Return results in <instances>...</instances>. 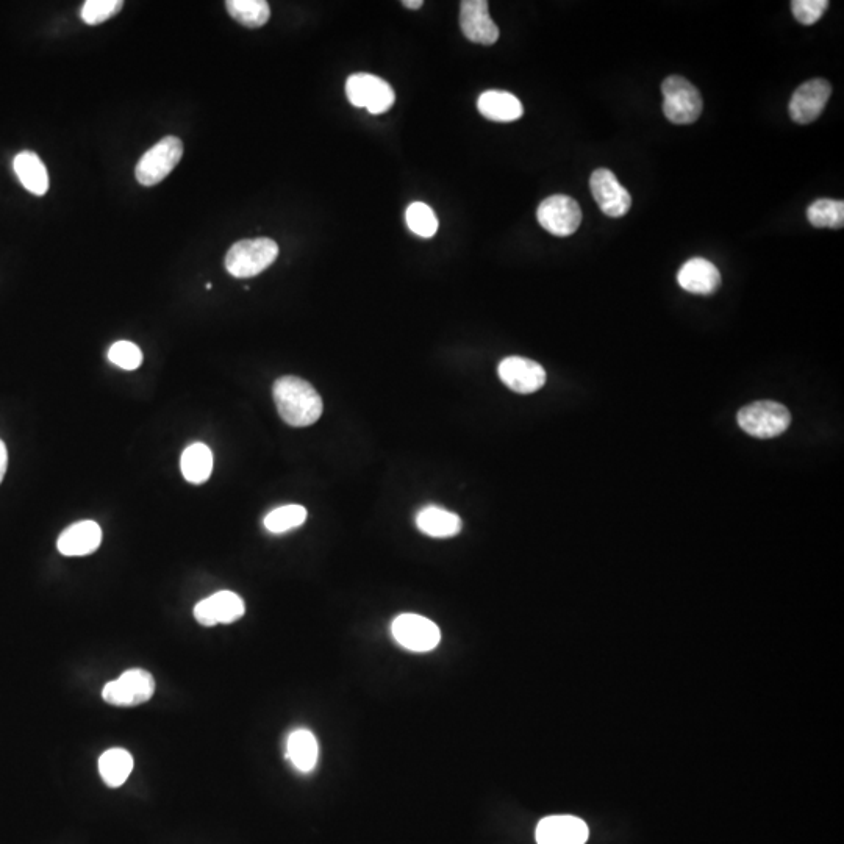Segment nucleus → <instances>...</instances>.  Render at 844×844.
<instances>
[{"mask_svg": "<svg viewBox=\"0 0 844 844\" xmlns=\"http://www.w3.org/2000/svg\"><path fill=\"white\" fill-rule=\"evenodd\" d=\"M487 0H463L460 4V27L473 43L493 46L499 40V29L488 10Z\"/></svg>", "mask_w": 844, "mask_h": 844, "instance_id": "14", "label": "nucleus"}, {"mask_svg": "<svg viewBox=\"0 0 844 844\" xmlns=\"http://www.w3.org/2000/svg\"><path fill=\"white\" fill-rule=\"evenodd\" d=\"M677 282L680 287L684 288L688 293L713 294L721 285V274L718 268L705 258L696 257L691 258L680 268L677 274Z\"/></svg>", "mask_w": 844, "mask_h": 844, "instance_id": "17", "label": "nucleus"}, {"mask_svg": "<svg viewBox=\"0 0 844 844\" xmlns=\"http://www.w3.org/2000/svg\"><path fill=\"white\" fill-rule=\"evenodd\" d=\"M132 771L133 757L126 749H108L99 759V773L108 787L118 788L126 784Z\"/></svg>", "mask_w": 844, "mask_h": 844, "instance_id": "23", "label": "nucleus"}, {"mask_svg": "<svg viewBox=\"0 0 844 844\" xmlns=\"http://www.w3.org/2000/svg\"><path fill=\"white\" fill-rule=\"evenodd\" d=\"M280 418L291 427L313 426L322 416L321 396L301 377H280L272 388Z\"/></svg>", "mask_w": 844, "mask_h": 844, "instance_id": "1", "label": "nucleus"}, {"mask_svg": "<svg viewBox=\"0 0 844 844\" xmlns=\"http://www.w3.org/2000/svg\"><path fill=\"white\" fill-rule=\"evenodd\" d=\"M182 155V140L177 136H165L138 161L136 180L143 186L158 185L179 165Z\"/></svg>", "mask_w": 844, "mask_h": 844, "instance_id": "5", "label": "nucleus"}, {"mask_svg": "<svg viewBox=\"0 0 844 844\" xmlns=\"http://www.w3.org/2000/svg\"><path fill=\"white\" fill-rule=\"evenodd\" d=\"M594 201L608 218H621L629 213L632 197L610 169L599 168L591 174Z\"/></svg>", "mask_w": 844, "mask_h": 844, "instance_id": "10", "label": "nucleus"}, {"mask_svg": "<svg viewBox=\"0 0 844 844\" xmlns=\"http://www.w3.org/2000/svg\"><path fill=\"white\" fill-rule=\"evenodd\" d=\"M180 469L186 482L201 485L210 479L213 471V454L204 443H194L183 451Z\"/></svg>", "mask_w": 844, "mask_h": 844, "instance_id": "22", "label": "nucleus"}, {"mask_svg": "<svg viewBox=\"0 0 844 844\" xmlns=\"http://www.w3.org/2000/svg\"><path fill=\"white\" fill-rule=\"evenodd\" d=\"M738 424L744 432L755 438L779 437L790 427L791 415L785 405L773 401H760L746 405L738 412Z\"/></svg>", "mask_w": 844, "mask_h": 844, "instance_id": "3", "label": "nucleus"}, {"mask_svg": "<svg viewBox=\"0 0 844 844\" xmlns=\"http://www.w3.org/2000/svg\"><path fill=\"white\" fill-rule=\"evenodd\" d=\"M279 257V246L269 238L243 240L233 244L226 255V269L237 279L262 274Z\"/></svg>", "mask_w": 844, "mask_h": 844, "instance_id": "2", "label": "nucleus"}, {"mask_svg": "<svg viewBox=\"0 0 844 844\" xmlns=\"http://www.w3.org/2000/svg\"><path fill=\"white\" fill-rule=\"evenodd\" d=\"M538 222L555 237H569L582 224V210L573 197L555 194L541 202L537 210Z\"/></svg>", "mask_w": 844, "mask_h": 844, "instance_id": "8", "label": "nucleus"}, {"mask_svg": "<svg viewBox=\"0 0 844 844\" xmlns=\"http://www.w3.org/2000/svg\"><path fill=\"white\" fill-rule=\"evenodd\" d=\"M227 11L241 26L258 29L271 18V8L265 0H227Z\"/></svg>", "mask_w": 844, "mask_h": 844, "instance_id": "24", "label": "nucleus"}, {"mask_svg": "<svg viewBox=\"0 0 844 844\" xmlns=\"http://www.w3.org/2000/svg\"><path fill=\"white\" fill-rule=\"evenodd\" d=\"M416 526L432 538L455 537L462 530V519L438 507H427L416 516Z\"/></svg>", "mask_w": 844, "mask_h": 844, "instance_id": "20", "label": "nucleus"}, {"mask_svg": "<svg viewBox=\"0 0 844 844\" xmlns=\"http://www.w3.org/2000/svg\"><path fill=\"white\" fill-rule=\"evenodd\" d=\"M8 468V452L4 441L0 440V483L4 480Z\"/></svg>", "mask_w": 844, "mask_h": 844, "instance_id": "31", "label": "nucleus"}, {"mask_svg": "<svg viewBox=\"0 0 844 844\" xmlns=\"http://www.w3.org/2000/svg\"><path fill=\"white\" fill-rule=\"evenodd\" d=\"M408 229L422 238H432L438 230L437 215L429 205L415 202L407 208L405 213Z\"/></svg>", "mask_w": 844, "mask_h": 844, "instance_id": "27", "label": "nucleus"}, {"mask_svg": "<svg viewBox=\"0 0 844 844\" xmlns=\"http://www.w3.org/2000/svg\"><path fill=\"white\" fill-rule=\"evenodd\" d=\"M108 360L118 368L135 371L143 363V352L130 341H118L108 351Z\"/></svg>", "mask_w": 844, "mask_h": 844, "instance_id": "29", "label": "nucleus"}, {"mask_svg": "<svg viewBox=\"0 0 844 844\" xmlns=\"http://www.w3.org/2000/svg\"><path fill=\"white\" fill-rule=\"evenodd\" d=\"M305 519H307V510L302 505H283L268 513L265 518V527L271 533H285L301 527Z\"/></svg>", "mask_w": 844, "mask_h": 844, "instance_id": "26", "label": "nucleus"}, {"mask_svg": "<svg viewBox=\"0 0 844 844\" xmlns=\"http://www.w3.org/2000/svg\"><path fill=\"white\" fill-rule=\"evenodd\" d=\"M319 746L310 730H294L287 741V759L301 773H312L318 763Z\"/></svg>", "mask_w": 844, "mask_h": 844, "instance_id": "21", "label": "nucleus"}, {"mask_svg": "<svg viewBox=\"0 0 844 844\" xmlns=\"http://www.w3.org/2000/svg\"><path fill=\"white\" fill-rule=\"evenodd\" d=\"M244 613H246V605L243 599L232 591H219L210 598L202 599L194 607V618L197 619V623L205 627L235 623L243 618Z\"/></svg>", "mask_w": 844, "mask_h": 844, "instance_id": "13", "label": "nucleus"}, {"mask_svg": "<svg viewBox=\"0 0 844 844\" xmlns=\"http://www.w3.org/2000/svg\"><path fill=\"white\" fill-rule=\"evenodd\" d=\"M499 377L510 390L532 394L546 383V371L540 363L524 357H507L499 363Z\"/></svg>", "mask_w": 844, "mask_h": 844, "instance_id": "12", "label": "nucleus"}, {"mask_svg": "<svg viewBox=\"0 0 844 844\" xmlns=\"http://www.w3.org/2000/svg\"><path fill=\"white\" fill-rule=\"evenodd\" d=\"M402 5H404L405 8H410V10H419V8L424 5V2H422V0H404Z\"/></svg>", "mask_w": 844, "mask_h": 844, "instance_id": "32", "label": "nucleus"}, {"mask_svg": "<svg viewBox=\"0 0 844 844\" xmlns=\"http://www.w3.org/2000/svg\"><path fill=\"white\" fill-rule=\"evenodd\" d=\"M394 640L402 648L412 652H430L437 648L441 640V632L437 624L413 613L397 616L391 626Z\"/></svg>", "mask_w": 844, "mask_h": 844, "instance_id": "9", "label": "nucleus"}, {"mask_svg": "<svg viewBox=\"0 0 844 844\" xmlns=\"http://www.w3.org/2000/svg\"><path fill=\"white\" fill-rule=\"evenodd\" d=\"M347 99L354 107L366 108L371 115H382L393 107L396 94L380 77L358 72L346 80Z\"/></svg>", "mask_w": 844, "mask_h": 844, "instance_id": "6", "label": "nucleus"}, {"mask_svg": "<svg viewBox=\"0 0 844 844\" xmlns=\"http://www.w3.org/2000/svg\"><path fill=\"white\" fill-rule=\"evenodd\" d=\"M155 693V680L144 669H129L118 679L108 682L102 690V698L116 707H133L151 701Z\"/></svg>", "mask_w": 844, "mask_h": 844, "instance_id": "7", "label": "nucleus"}, {"mask_svg": "<svg viewBox=\"0 0 844 844\" xmlns=\"http://www.w3.org/2000/svg\"><path fill=\"white\" fill-rule=\"evenodd\" d=\"M829 2L827 0H793L791 11L794 18L802 26H813L826 13Z\"/></svg>", "mask_w": 844, "mask_h": 844, "instance_id": "30", "label": "nucleus"}, {"mask_svg": "<svg viewBox=\"0 0 844 844\" xmlns=\"http://www.w3.org/2000/svg\"><path fill=\"white\" fill-rule=\"evenodd\" d=\"M663 113L673 124L685 126L698 121L702 113V97L698 88L687 79L671 76L662 83Z\"/></svg>", "mask_w": 844, "mask_h": 844, "instance_id": "4", "label": "nucleus"}, {"mask_svg": "<svg viewBox=\"0 0 844 844\" xmlns=\"http://www.w3.org/2000/svg\"><path fill=\"white\" fill-rule=\"evenodd\" d=\"M480 115L494 122L518 121L524 115V108L518 97L507 91H485L477 101Z\"/></svg>", "mask_w": 844, "mask_h": 844, "instance_id": "18", "label": "nucleus"}, {"mask_svg": "<svg viewBox=\"0 0 844 844\" xmlns=\"http://www.w3.org/2000/svg\"><path fill=\"white\" fill-rule=\"evenodd\" d=\"M122 5H124L122 0H86L80 15L88 26H99L102 22L118 15L122 10Z\"/></svg>", "mask_w": 844, "mask_h": 844, "instance_id": "28", "label": "nucleus"}, {"mask_svg": "<svg viewBox=\"0 0 844 844\" xmlns=\"http://www.w3.org/2000/svg\"><path fill=\"white\" fill-rule=\"evenodd\" d=\"M807 218L818 229H841L844 226V202L818 199L807 210Z\"/></svg>", "mask_w": 844, "mask_h": 844, "instance_id": "25", "label": "nucleus"}, {"mask_svg": "<svg viewBox=\"0 0 844 844\" xmlns=\"http://www.w3.org/2000/svg\"><path fill=\"white\" fill-rule=\"evenodd\" d=\"M832 94V86L827 80L813 79L802 83L791 97V119L798 124H810L821 116Z\"/></svg>", "mask_w": 844, "mask_h": 844, "instance_id": "11", "label": "nucleus"}, {"mask_svg": "<svg viewBox=\"0 0 844 844\" xmlns=\"http://www.w3.org/2000/svg\"><path fill=\"white\" fill-rule=\"evenodd\" d=\"M535 837L538 844H585L590 837V829L577 816H548L538 823Z\"/></svg>", "mask_w": 844, "mask_h": 844, "instance_id": "15", "label": "nucleus"}, {"mask_svg": "<svg viewBox=\"0 0 844 844\" xmlns=\"http://www.w3.org/2000/svg\"><path fill=\"white\" fill-rule=\"evenodd\" d=\"M102 543V530L94 521H79L63 530L57 541L60 554L66 557H83L96 552Z\"/></svg>", "mask_w": 844, "mask_h": 844, "instance_id": "16", "label": "nucleus"}, {"mask_svg": "<svg viewBox=\"0 0 844 844\" xmlns=\"http://www.w3.org/2000/svg\"><path fill=\"white\" fill-rule=\"evenodd\" d=\"M19 182L35 196H44L49 190V174L46 166L35 152L24 151L16 155L13 161Z\"/></svg>", "mask_w": 844, "mask_h": 844, "instance_id": "19", "label": "nucleus"}]
</instances>
